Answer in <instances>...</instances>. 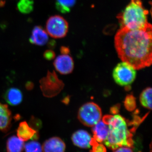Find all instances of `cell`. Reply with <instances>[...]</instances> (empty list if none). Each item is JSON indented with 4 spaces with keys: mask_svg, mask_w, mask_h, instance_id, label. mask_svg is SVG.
I'll return each instance as SVG.
<instances>
[{
    "mask_svg": "<svg viewBox=\"0 0 152 152\" xmlns=\"http://www.w3.org/2000/svg\"><path fill=\"white\" fill-rule=\"evenodd\" d=\"M17 136L23 142L27 141L31 139L37 138V132L26 121L20 123L18 130Z\"/></svg>",
    "mask_w": 152,
    "mask_h": 152,
    "instance_id": "7c38bea8",
    "label": "cell"
},
{
    "mask_svg": "<svg viewBox=\"0 0 152 152\" xmlns=\"http://www.w3.org/2000/svg\"><path fill=\"white\" fill-rule=\"evenodd\" d=\"M102 121L108 126L109 132L104 142L110 149H117L122 147L132 148L134 145L132 131L128 129L126 119L120 115H106Z\"/></svg>",
    "mask_w": 152,
    "mask_h": 152,
    "instance_id": "7a4b0ae2",
    "label": "cell"
},
{
    "mask_svg": "<svg viewBox=\"0 0 152 152\" xmlns=\"http://www.w3.org/2000/svg\"><path fill=\"white\" fill-rule=\"evenodd\" d=\"M124 105L125 107L128 111L134 110L136 107L135 98L133 95H128L125 99Z\"/></svg>",
    "mask_w": 152,
    "mask_h": 152,
    "instance_id": "44dd1931",
    "label": "cell"
},
{
    "mask_svg": "<svg viewBox=\"0 0 152 152\" xmlns=\"http://www.w3.org/2000/svg\"><path fill=\"white\" fill-rule=\"evenodd\" d=\"M92 146H93V149L91 152H106L104 146L97 142L95 140H94Z\"/></svg>",
    "mask_w": 152,
    "mask_h": 152,
    "instance_id": "7402d4cb",
    "label": "cell"
},
{
    "mask_svg": "<svg viewBox=\"0 0 152 152\" xmlns=\"http://www.w3.org/2000/svg\"><path fill=\"white\" fill-rule=\"evenodd\" d=\"M140 102L144 107L152 109V88L148 87L142 91L140 96Z\"/></svg>",
    "mask_w": 152,
    "mask_h": 152,
    "instance_id": "e0dca14e",
    "label": "cell"
},
{
    "mask_svg": "<svg viewBox=\"0 0 152 152\" xmlns=\"http://www.w3.org/2000/svg\"><path fill=\"white\" fill-rule=\"evenodd\" d=\"M48 34L42 26H38L34 28L29 39L31 44L43 46L48 43Z\"/></svg>",
    "mask_w": 152,
    "mask_h": 152,
    "instance_id": "8fae6325",
    "label": "cell"
},
{
    "mask_svg": "<svg viewBox=\"0 0 152 152\" xmlns=\"http://www.w3.org/2000/svg\"><path fill=\"white\" fill-rule=\"evenodd\" d=\"M40 87L44 96L48 97L54 96L60 92L64 86L62 82L58 78L55 72H48L46 77L41 80Z\"/></svg>",
    "mask_w": 152,
    "mask_h": 152,
    "instance_id": "52a82bcc",
    "label": "cell"
},
{
    "mask_svg": "<svg viewBox=\"0 0 152 152\" xmlns=\"http://www.w3.org/2000/svg\"><path fill=\"white\" fill-rule=\"evenodd\" d=\"M136 69L129 64L123 61L118 64L114 68L113 77L114 81L121 86H129L135 80Z\"/></svg>",
    "mask_w": 152,
    "mask_h": 152,
    "instance_id": "5b68a950",
    "label": "cell"
},
{
    "mask_svg": "<svg viewBox=\"0 0 152 152\" xmlns=\"http://www.w3.org/2000/svg\"><path fill=\"white\" fill-rule=\"evenodd\" d=\"M44 58L48 60H51L54 58L55 53L51 50H48L44 54Z\"/></svg>",
    "mask_w": 152,
    "mask_h": 152,
    "instance_id": "603a6c76",
    "label": "cell"
},
{
    "mask_svg": "<svg viewBox=\"0 0 152 152\" xmlns=\"http://www.w3.org/2000/svg\"><path fill=\"white\" fill-rule=\"evenodd\" d=\"M55 69L62 75H68L73 72L74 61L68 54H62L57 57L54 62Z\"/></svg>",
    "mask_w": 152,
    "mask_h": 152,
    "instance_id": "ba28073f",
    "label": "cell"
},
{
    "mask_svg": "<svg viewBox=\"0 0 152 152\" xmlns=\"http://www.w3.org/2000/svg\"><path fill=\"white\" fill-rule=\"evenodd\" d=\"M47 32L52 37L61 39L65 37L69 30V24L60 15L50 17L46 24Z\"/></svg>",
    "mask_w": 152,
    "mask_h": 152,
    "instance_id": "8992f818",
    "label": "cell"
},
{
    "mask_svg": "<svg viewBox=\"0 0 152 152\" xmlns=\"http://www.w3.org/2000/svg\"><path fill=\"white\" fill-rule=\"evenodd\" d=\"M94 140L89 133L84 130L76 131L72 137V140L74 145L83 149L91 148Z\"/></svg>",
    "mask_w": 152,
    "mask_h": 152,
    "instance_id": "9c48e42d",
    "label": "cell"
},
{
    "mask_svg": "<svg viewBox=\"0 0 152 152\" xmlns=\"http://www.w3.org/2000/svg\"><path fill=\"white\" fill-rule=\"evenodd\" d=\"M24 142L16 136H13L9 138L7 141V152H22L24 148Z\"/></svg>",
    "mask_w": 152,
    "mask_h": 152,
    "instance_id": "2e32d148",
    "label": "cell"
},
{
    "mask_svg": "<svg viewBox=\"0 0 152 152\" xmlns=\"http://www.w3.org/2000/svg\"><path fill=\"white\" fill-rule=\"evenodd\" d=\"M92 127L94 139L99 143L104 142L108 134V126L101 120Z\"/></svg>",
    "mask_w": 152,
    "mask_h": 152,
    "instance_id": "4fadbf2b",
    "label": "cell"
},
{
    "mask_svg": "<svg viewBox=\"0 0 152 152\" xmlns=\"http://www.w3.org/2000/svg\"><path fill=\"white\" fill-rule=\"evenodd\" d=\"M148 11L141 0H131L123 12L118 15L121 28L129 30L142 29L150 24L148 21Z\"/></svg>",
    "mask_w": 152,
    "mask_h": 152,
    "instance_id": "3957f363",
    "label": "cell"
},
{
    "mask_svg": "<svg viewBox=\"0 0 152 152\" xmlns=\"http://www.w3.org/2000/svg\"><path fill=\"white\" fill-rule=\"evenodd\" d=\"M113 152H133L131 148L127 147H122L114 150Z\"/></svg>",
    "mask_w": 152,
    "mask_h": 152,
    "instance_id": "cb8c5ba5",
    "label": "cell"
},
{
    "mask_svg": "<svg viewBox=\"0 0 152 152\" xmlns=\"http://www.w3.org/2000/svg\"><path fill=\"white\" fill-rule=\"evenodd\" d=\"M102 111L99 106L93 102L84 104L79 109L78 118L85 126L93 127L102 119Z\"/></svg>",
    "mask_w": 152,
    "mask_h": 152,
    "instance_id": "277c9868",
    "label": "cell"
},
{
    "mask_svg": "<svg viewBox=\"0 0 152 152\" xmlns=\"http://www.w3.org/2000/svg\"><path fill=\"white\" fill-rule=\"evenodd\" d=\"M152 28L150 24L142 29L121 28L115 37L119 58L136 70L150 66L152 61Z\"/></svg>",
    "mask_w": 152,
    "mask_h": 152,
    "instance_id": "6da1fadb",
    "label": "cell"
},
{
    "mask_svg": "<svg viewBox=\"0 0 152 152\" xmlns=\"http://www.w3.org/2000/svg\"><path fill=\"white\" fill-rule=\"evenodd\" d=\"M43 152H65L66 145L58 137H53L45 141L42 146Z\"/></svg>",
    "mask_w": 152,
    "mask_h": 152,
    "instance_id": "30bf717a",
    "label": "cell"
},
{
    "mask_svg": "<svg viewBox=\"0 0 152 152\" xmlns=\"http://www.w3.org/2000/svg\"><path fill=\"white\" fill-rule=\"evenodd\" d=\"M4 98L9 104L12 106L18 105L23 101V94L19 89L10 88L7 90L5 93Z\"/></svg>",
    "mask_w": 152,
    "mask_h": 152,
    "instance_id": "9a60e30c",
    "label": "cell"
},
{
    "mask_svg": "<svg viewBox=\"0 0 152 152\" xmlns=\"http://www.w3.org/2000/svg\"><path fill=\"white\" fill-rule=\"evenodd\" d=\"M12 121V115L7 105L0 103V131L9 129Z\"/></svg>",
    "mask_w": 152,
    "mask_h": 152,
    "instance_id": "5bb4252c",
    "label": "cell"
},
{
    "mask_svg": "<svg viewBox=\"0 0 152 152\" xmlns=\"http://www.w3.org/2000/svg\"><path fill=\"white\" fill-rule=\"evenodd\" d=\"M26 152H42V149L39 143L35 141L27 143L24 145Z\"/></svg>",
    "mask_w": 152,
    "mask_h": 152,
    "instance_id": "ffe728a7",
    "label": "cell"
},
{
    "mask_svg": "<svg viewBox=\"0 0 152 152\" xmlns=\"http://www.w3.org/2000/svg\"><path fill=\"white\" fill-rule=\"evenodd\" d=\"M56 8L63 13H67L75 4L76 0H56Z\"/></svg>",
    "mask_w": 152,
    "mask_h": 152,
    "instance_id": "ac0fdd59",
    "label": "cell"
},
{
    "mask_svg": "<svg viewBox=\"0 0 152 152\" xmlns=\"http://www.w3.org/2000/svg\"><path fill=\"white\" fill-rule=\"evenodd\" d=\"M61 52L62 54H68L69 53V50L66 47H62L61 48Z\"/></svg>",
    "mask_w": 152,
    "mask_h": 152,
    "instance_id": "d4e9b609",
    "label": "cell"
},
{
    "mask_svg": "<svg viewBox=\"0 0 152 152\" xmlns=\"http://www.w3.org/2000/svg\"><path fill=\"white\" fill-rule=\"evenodd\" d=\"M17 9L22 14H30L34 10V1L20 0L17 4Z\"/></svg>",
    "mask_w": 152,
    "mask_h": 152,
    "instance_id": "d6986e66",
    "label": "cell"
}]
</instances>
